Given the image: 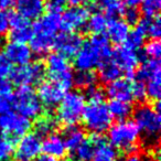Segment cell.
Listing matches in <instances>:
<instances>
[{"instance_id": "cell-42", "label": "cell", "mask_w": 161, "mask_h": 161, "mask_svg": "<svg viewBox=\"0 0 161 161\" xmlns=\"http://www.w3.org/2000/svg\"><path fill=\"white\" fill-rule=\"evenodd\" d=\"M12 94V84L5 78H0V98Z\"/></svg>"}, {"instance_id": "cell-26", "label": "cell", "mask_w": 161, "mask_h": 161, "mask_svg": "<svg viewBox=\"0 0 161 161\" xmlns=\"http://www.w3.org/2000/svg\"><path fill=\"white\" fill-rule=\"evenodd\" d=\"M54 39L55 36L33 33L31 40H30V49H31L32 53L40 56L47 55L54 47Z\"/></svg>"}, {"instance_id": "cell-50", "label": "cell", "mask_w": 161, "mask_h": 161, "mask_svg": "<svg viewBox=\"0 0 161 161\" xmlns=\"http://www.w3.org/2000/svg\"><path fill=\"white\" fill-rule=\"evenodd\" d=\"M3 47V36H0V51H1Z\"/></svg>"}, {"instance_id": "cell-48", "label": "cell", "mask_w": 161, "mask_h": 161, "mask_svg": "<svg viewBox=\"0 0 161 161\" xmlns=\"http://www.w3.org/2000/svg\"><path fill=\"white\" fill-rule=\"evenodd\" d=\"M88 0H65V3H69L71 6H82L87 3Z\"/></svg>"}, {"instance_id": "cell-18", "label": "cell", "mask_w": 161, "mask_h": 161, "mask_svg": "<svg viewBox=\"0 0 161 161\" xmlns=\"http://www.w3.org/2000/svg\"><path fill=\"white\" fill-rule=\"evenodd\" d=\"M17 14L30 20H38L45 11V0H14Z\"/></svg>"}, {"instance_id": "cell-49", "label": "cell", "mask_w": 161, "mask_h": 161, "mask_svg": "<svg viewBox=\"0 0 161 161\" xmlns=\"http://www.w3.org/2000/svg\"><path fill=\"white\" fill-rule=\"evenodd\" d=\"M62 161H78V160L76 158H65Z\"/></svg>"}, {"instance_id": "cell-37", "label": "cell", "mask_w": 161, "mask_h": 161, "mask_svg": "<svg viewBox=\"0 0 161 161\" xmlns=\"http://www.w3.org/2000/svg\"><path fill=\"white\" fill-rule=\"evenodd\" d=\"M85 98L90 101V103H104L105 99V92L99 86L94 85L92 87L85 90Z\"/></svg>"}, {"instance_id": "cell-20", "label": "cell", "mask_w": 161, "mask_h": 161, "mask_svg": "<svg viewBox=\"0 0 161 161\" xmlns=\"http://www.w3.org/2000/svg\"><path fill=\"white\" fill-rule=\"evenodd\" d=\"M106 93L112 101L130 103L132 101L131 82L128 78H118L108 84Z\"/></svg>"}, {"instance_id": "cell-46", "label": "cell", "mask_w": 161, "mask_h": 161, "mask_svg": "<svg viewBox=\"0 0 161 161\" xmlns=\"http://www.w3.org/2000/svg\"><path fill=\"white\" fill-rule=\"evenodd\" d=\"M113 0H93L92 3V8H101V9H104L106 6L109 3H112Z\"/></svg>"}, {"instance_id": "cell-41", "label": "cell", "mask_w": 161, "mask_h": 161, "mask_svg": "<svg viewBox=\"0 0 161 161\" xmlns=\"http://www.w3.org/2000/svg\"><path fill=\"white\" fill-rule=\"evenodd\" d=\"M14 112V98L12 94L0 98V115H5Z\"/></svg>"}, {"instance_id": "cell-17", "label": "cell", "mask_w": 161, "mask_h": 161, "mask_svg": "<svg viewBox=\"0 0 161 161\" xmlns=\"http://www.w3.org/2000/svg\"><path fill=\"white\" fill-rule=\"evenodd\" d=\"M61 29L60 14L56 12H47L42 14L32 25L33 33L44 34L49 36H56L58 31Z\"/></svg>"}, {"instance_id": "cell-8", "label": "cell", "mask_w": 161, "mask_h": 161, "mask_svg": "<svg viewBox=\"0 0 161 161\" xmlns=\"http://www.w3.org/2000/svg\"><path fill=\"white\" fill-rule=\"evenodd\" d=\"M44 76V65L40 62H30L28 64L14 67L9 77L11 80V84H14L19 87H32L33 85L40 84Z\"/></svg>"}, {"instance_id": "cell-35", "label": "cell", "mask_w": 161, "mask_h": 161, "mask_svg": "<svg viewBox=\"0 0 161 161\" xmlns=\"http://www.w3.org/2000/svg\"><path fill=\"white\" fill-rule=\"evenodd\" d=\"M146 19V31L147 36L151 38V40H158L161 36V23L159 17L151 19Z\"/></svg>"}, {"instance_id": "cell-7", "label": "cell", "mask_w": 161, "mask_h": 161, "mask_svg": "<svg viewBox=\"0 0 161 161\" xmlns=\"http://www.w3.org/2000/svg\"><path fill=\"white\" fill-rule=\"evenodd\" d=\"M14 110L17 114L21 115L25 118L38 119L43 113V106L38 98L36 92L32 87L25 86L19 87L14 94Z\"/></svg>"}, {"instance_id": "cell-40", "label": "cell", "mask_w": 161, "mask_h": 161, "mask_svg": "<svg viewBox=\"0 0 161 161\" xmlns=\"http://www.w3.org/2000/svg\"><path fill=\"white\" fill-rule=\"evenodd\" d=\"M123 16L125 17V20L124 21L128 25H136L140 21V12L136 8H128V9H126Z\"/></svg>"}, {"instance_id": "cell-31", "label": "cell", "mask_w": 161, "mask_h": 161, "mask_svg": "<svg viewBox=\"0 0 161 161\" xmlns=\"http://www.w3.org/2000/svg\"><path fill=\"white\" fill-rule=\"evenodd\" d=\"M56 125H58V121L54 117L50 116V115H47V116L41 115L36 123V131L34 132L38 134L41 138H43V137L53 134Z\"/></svg>"}, {"instance_id": "cell-21", "label": "cell", "mask_w": 161, "mask_h": 161, "mask_svg": "<svg viewBox=\"0 0 161 161\" xmlns=\"http://www.w3.org/2000/svg\"><path fill=\"white\" fill-rule=\"evenodd\" d=\"M105 31L107 33L108 41H112L113 43L117 45H121L127 40L128 34L130 32V28L124 20L110 19V20H108Z\"/></svg>"}, {"instance_id": "cell-11", "label": "cell", "mask_w": 161, "mask_h": 161, "mask_svg": "<svg viewBox=\"0 0 161 161\" xmlns=\"http://www.w3.org/2000/svg\"><path fill=\"white\" fill-rule=\"evenodd\" d=\"M90 18V9L83 6H71L60 16L61 28L64 32H77L84 30Z\"/></svg>"}, {"instance_id": "cell-34", "label": "cell", "mask_w": 161, "mask_h": 161, "mask_svg": "<svg viewBox=\"0 0 161 161\" xmlns=\"http://www.w3.org/2000/svg\"><path fill=\"white\" fill-rule=\"evenodd\" d=\"M105 16L108 19H118L120 16H123L124 12L126 10V6L124 5V3L121 0H113L112 3H109L105 8Z\"/></svg>"}, {"instance_id": "cell-25", "label": "cell", "mask_w": 161, "mask_h": 161, "mask_svg": "<svg viewBox=\"0 0 161 161\" xmlns=\"http://www.w3.org/2000/svg\"><path fill=\"white\" fill-rule=\"evenodd\" d=\"M146 38H147V31H146V19L140 20L132 30H130L128 38L125 42V45L129 49L138 51L143 44H145Z\"/></svg>"}, {"instance_id": "cell-44", "label": "cell", "mask_w": 161, "mask_h": 161, "mask_svg": "<svg viewBox=\"0 0 161 161\" xmlns=\"http://www.w3.org/2000/svg\"><path fill=\"white\" fill-rule=\"evenodd\" d=\"M121 161H153L148 156L139 152H132V153L126 154V157Z\"/></svg>"}, {"instance_id": "cell-32", "label": "cell", "mask_w": 161, "mask_h": 161, "mask_svg": "<svg viewBox=\"0 0 161 161\" xmlns=\"http://www.w3.org/2000/svg\"><path fill=\"white\" fill-rule=\"evenodd\" d=\"M97 75L93 71H78L76 74H74L73 83L80 88H87L96 85Z\"/></svg>"}, {"instance_id": "cell-2", "label": "cell", "mask_w": 161, "mask_h": 161, "mask_svg": "<svg viewBox=\"0 0 161 161\" xmlns=\"http://www.w3.org/2000/svg\"><path fill=\"white\" fill-rule=\"evenodd\" d=\"M134 123L138 127L139 132L142 136V141L150 148L158 147L159 135L161 129V116L160 104L156 102V105H142L138 106L132 112Z\"/></svg>"}, {"instance_id": "cell-27", "label": "cell", "mask_w": 161, "mask_h": 161, "mask_svg": "<svg viewBox=\"0 0 161 161\" xmlns=\"http://www.w3.org/2000/svg\"><path fill=\"white\" fill-rule=\"evenodd\" d=\"M121 75H123V71L113 61L112 58L103 62L98 66V78L101 80V82L107 85L118 78H121Z\"/></svg>"}, {"instance_id": "cell-29", "label": "cell", "mask_w": 161, "mask_h": 161, "mask_svg": "<svg viewBox=\"0 0 161 161\" xmlns=\"http://www.w3.org/2000/svg\"><path fill=\"white\" fill-rule=\"evenodd\" d=\"M107 107L112 117L113 118H116L117 121L128 119V117L134 112L131 104L120 101H110V103L107 105Z\"/></svg>"}, {"instance_id": "cell-16", "label": "cell", "mask_w": 161, "mask_h": 161, "mask_svg": "<svg viewBox=\"0 0 161 161\" xmlns=\"http://www.w3.org/2000/svg\"><path fill=\"white\" fill-rule=\"evenodd\" d=\"M3 54L12 63V65H17V66L32 62V58H33V53L29 45L25 43L11 42V41L6 44Z\"/></svg>"}, {"instance_id": "cell-39", "label": "cell", "mask_w": 161, "mask_h": 161, "mask_svg": "<svg viewBox=\"0 0 161 161\" xmlns=\"http://www.w3.org/2000/svg\"><path fill=\"white\" fill-rule=\"evenodd\" d=\"M12 69H14V65L12 63L8 60L5 56V54L0 53V78H7L10 76Z\"/></svg>"}, {"instance_id": "cell-24", "label": "cell", "mask_w": 161, "mask_h": 161, "mask_svg": "<svg viewBox=\"0 0 161 161\" xmlns=\"http://www.w3.org/2000/svg\"><path fill=\"white\" fill-rule=\"evenodd\" d=\"M64 140L65 147L69 151H75L80 145L86 139V134L83 128L78 126H69L63 130V135H61Z\"/></svg>"}, {"instance_id": "cell-4", "label": "cell", "mask_w": 161, "mask_h": 161, "mask_svg": "<svg viewBox=\"0 0 161 161\" xmlns=\"http://www.w3.org/2000/svg\"><path fill=\"white\" fill-rule=\"evenodd\" d=\"M85 106L86 98L83 93L80 91L66 92L56 107V121L65 127L75 126L82 118Z\"/></svg>"}, {"instance_id": "cell-12", "label": "cell", "mask_w": 161, "mask_h": 161, "mask_svg": "<svg viewBox=\"0 0 161 161\" xmlns=\"http://www.w3.org/2000/svg\"><path fill=\"white\" fill-rule=\"evenodd\" d=\"M112 58L128 76L132 77L135 76L137 69L140 64V56L138 54V51L129 49L126 45H119L113 51Z\"/></svg>"}, {"instance_id": "cell-22", "label": "cell", "mask_w": 161, "mask_h": 161, "mask_svg": "<svg viewBox=\"0 0 161 161\" xmlns=\"http://www.w3.org/2000/svg\"><path fill=\"white\" fill-rule=\"evenodd\" d=\"M41 151H43L47 156H51L53 158H63L66 154V147H65L64 140L62 136L56 132L49 135L42 139L41 145Z\"/></svg>"}, {"instance_id": "cell-23", "label": "cell", "mask_w": 161, "mask_h": 161, "mask_svg": "<svg viewBox=\"0 0 161 161\" xmlns=\"http://www.w3.org/2000/svg\"><path fill=\"white\" fill-rule=\"evenodd\" d=\"M105 139H104V137L102 135H91L74 151L75 152L76 159L78 161H91L93 156H94V152L96 150V148Z\"/></svg>"}, {"instance_id": "cell-45", "label": "cell", "mask_w": 161, "mask_h": 161, "mask_svg": "<svg viewBox=\"0 0 161 161\" xmlns=\"http://www.w3.org/2000/svg\"><path fill=\"white\" fill-rule=\"evenodd\" d=\"M14 5V0H0V11L6 12Z\"/></svg>"}, {"instance_id": "cell-10", "label": "cell", "mask_w": 161, "mask_h": 161, "mask_svg": "<svg viewBox=\"0 0 161 161\" xmlns=\"http://www.w3.org/2000/svg\"><path fill=\"white\" fill-rule=\"evenodd\" d=\"M42 138L36 132H28L21 137L14 148L17 161H34L41 154Z\"/></svg>"}, {"instance_id": "cell-13", "label": "cell", "mask_w": 161, "mask_h": 161, "mask_svg": "<svg viewBox=\"0 0 161 161\" xmlns=\"http://www.w3.org/2000/svg\"><path fill=\"white\" fill-rule=\"evenodd\" d=\"M9 20V38L11 42L27 43L33 36V30L30 22L17 12L8 14Z\"/></svg>"}, {"instance_id": "cell-14", "label": "cell", "mask_w": 161, "mask_h": 161, "mask_svg": "<svg viewBox=\"0 0 161 161\" xmlns=\"http://www.w3.org/2000/svg\"><path fill=\"white\" fill-rule=\"evenodd\" d=\"M65 91L52 80H42L38 87V98L42 106L47 109H53L58 107L60 102L65 95Z\"/></svg>"}, {"instance_id": "cell-9", "label": "cell", "mask_w": 161, "mask_h": 161, "mask_svg": "<svg viewBox=\"0 0 161 161\" xmlns=\"http://www.w3.org/2000/svg\"><path fill=\"white\" fill-rule=\"evenodd\" d=\"M31 127V121L29 119L14 112L0 115V131L3 134V137L12 142L28 134Z\"/></svg>"}, {"instance_id": "cell-3", "label": "cell", "mask_w": 161, "mask_h": 161, "mask_svg": "<svg viewBox=\"0 0 161 161\" xmlns=\"http://www.w3.org/2000/svg\"><path fill=\"white\" fill-rule=\"evenodd\" d=\"M108 141L118 152L129 154L137 152L140 143V132L132 120L125 119L115 123L107 130Z\"/></svg>"}, {"instance_id": "cell-6", "label": "cell", "mask_w": 161, "mask_h": 161, "mask_svg": "<svg viewBox=\"0 0 161 161\" xmlns=\"http://www.w3.org/2000/svg\"><path fill=\"white\" fill-rule=\"evenodd\" d=\"M83 125L92 135H102L113 125V117L105 103H90L82 115Z\"/></svg>"}, {"instance_id": "cell-15", "label": "cell", "mask_w": 161, "mask_h": 161, "mask_svg": "<svg viewBox=\"0 0 161 161\" xmlns=\"http://www.w3.org/2000/svg\"><path fill=\"white\" fill-rule=\"evenodd\" d=\"M83 44V39L75 32H62L54 39V47L56 53L61 54L64 58H74Z\"/></svg>"}, {"instance_id": "cell-5", "label": "cell", "mask_w": 161, "mask_h": 161, "mask_svg": "<svg viewBox=\"0 0 161 161\" xmlns=\"http://www.w3.org/2000/svg\"><path fill=\"white\" fill-rule=\"evenodd\" d=\"M45 73L49 74L50 80L58 84L65 92L74 85V73L69 58L58 53H51L45 60Z\"/></svg>"}, {"instance_id": "cell-47", "label": "cell", "mask_w": 161, "mask_h": 161, "mask_svg": "<svg viewBox=\"0 0 161 161\" xmlns=\"http://www.w3.org/2000/svg\"><path fill=\"white\" fill-rule=\"evenodd\" d=\"M34 161H58V159H55V158H53V157L47 156V154L43 153V154H40V156H39Z\"/></svg>"}, {"instance_id": "cell-33", "label": "cell", "mask_w": 161, "mask_h": 161, "mask_svg": "<svg viewBox=\"0 0 161 161\" xmlns=\"http://www.w3.org/2000/svg\"><path fill=\"white\" fill-rule=\"evenodd\" d=\"M139 5L143 16L151 19L158 17L161 8V0H141Z\"/></svg>"}, {"instance_id": "cell-51", "label": "cell", "mask_w": 161, "mask_h": 161, "mask_svg": "<svg viewBox=\"0 0 161 161\" xmlns=\"http://www.w3.org/2000/svg\"><path fill=\"white\" fill-rule=\"evenodd\" d=\"M1 139H3V136H1V135H0V141H1Z\"/></svg>"}, {"instance_id": "cell-38", "label": "cell", "mask_w": 161, "mask_h": 161, "mask_svg": "<svg viewBox=\"0 0 161 161\" xmlns=\"http://www.w3.org/2000/svg\"><path fill=\"white\" fill-rule=\"evenodd\" d=\"M131 92H132V99L137 102H143L147 98V92H146V85L143 82L138 80H135L131 83Z\"/></svg>"}, {"instance_id": "cell-43", "label": "cell", "mask_w": 161, "mask_h": 161, "mask_svg": "<svg viewBox=\"0 0 161 161\" xmlns=\"http://www.w3.org/2000/svg\"><path fill=\"white\" fill-rule=\"evenodd\" d=\"M9 31V20L7 12L0 11V36Z\"/></svg>"}, {"instance_id": "cell-1", "label": "cell", "mask_w": 161, "mask_h": 161, "mask_svg": "<svg viewBox=\"0 0 161 161\" xmlns=\"http://www.w3.org/2000/svg\"><path fill=\"white\" fill-rule=\"evenodd\" d=\"M113 50L106 36L98 34L88 38L74 56V66L77 71H93L112 58Z\"/></svg>"}, {"instance_id": "cell-28", "label": "cell", "mask_w": 161, "mask_h": 161, "mask_svg": "<svg viewBox=\"0 0 161 161\" xmlns=\"http://www.w3.org/2000/svg\"><path fill=\"white\" fill-rule=\"evenodd\" d=\"M108 23V18L101 11H95L90 14V18L86 23L85 30H87L93 36H98L105 32Z\"/></svg>"}, {"instance_id": "cell-19", "label": "cell", "mask_w": 161, "mask_h": 161, "mask_svg": "<svg viewBox=\"0 0 161 161\" xmlns=\"http://www.w3.org/2000/svg\"><path fill=\"white\" fill-rule=\"evenodd\" d=\"M136 80L143 83L161 82V65L159 60L146 58L135 73Z\"/></svg>"}, {"instance_id": "cell-30", "label": "cell", "mask_w": 161, "mask_h": 161, "mask_svg": "<svg viewBox=\"0 0 161 161\" xmlns=\"http://www.w3.org/2000/svg\"><path fill=\"white\" fill-rule=\"evenodd\" d=\"M91 161H119V152L104 140L96 148Z\"/></svg>"}, {"instance_id": "cell-36", "label": "cell", "mask_w": 161, "mask_h": 161, "mask_svg": "<svg viewBox=\"0 0 161 161\" xmlns=\"http://www.w3.org/2000/svg\"><path fill=\"white\" fill-rule=\"evenodd\" d=\"M143 53L146 58L150 60H159L161 56V43L159 40H150L143 47Z\"/></svg>"}]
</instances>
